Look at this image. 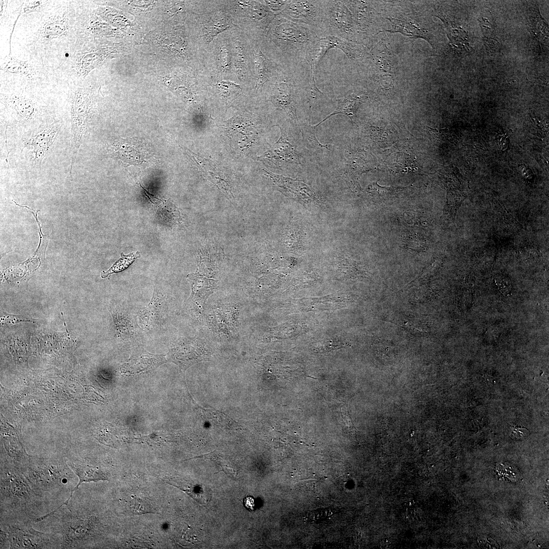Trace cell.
I'll return each instance as SVG.
<instances>
[{"instance_id": "cell-13", "label": "cell", "mask_w": 549, "mask_h": 549, "mask_svg": "<svg viewBox=\"0 0 549 549\" xmlns=\"http://www.w3.org/2000/svg\"><path fill=\"white\" fill-rule=\"evenodd\" d=\"M263 171L272 180L276 188L286 196L305 202L313 201L317 198L313 189L303 182L274 174L266 170Z\"/></svg>"}, {"instance_id": "cell-17", "label": "cell", "mask_w": 549, "mask_h": 549, "mask_svg": "<svg viewBox=\"0 0 549 549\" xmlns=\"http://www.w3.org/2000/svg\"><path fill=\"white\" fill-rule=\"evenodd\" d=\"M368 99V97L364 94H352L348 96L337 99V104L336 109L316 126L318 127L324 121L337 114L347 116L353 124L356 117L357 109L362 104L366 102Z\"/></svg>"}, {"instance_id": "cell-24", "label": "cell", "mask_w": 549, "mask_h": 549, "mask_svg": "<svg viewBox=\"0 0 549 549\" xmlns=\"http://www.w3.org/2000/svg\"><path fill=\"white\" fill-rule=\"evenodd\" d=\"M141 257L139 251L130 253L127 255L121 253L120 258L116 261L107 271L101 273V277L106 278L109 274L121 272L129 267L135 259Z\"/></svg>"}, {"instance_id": "cell-30", "label": "cell", "mask_w": 549, "mask_h": 549, "mask_svg": "<svg viewBox=\"0 0 549 549\" xmlns=\"http://www.w3.org/2000/svg\"><path fill=\"white\" fill-rule=\"evenodd\" d=\"M131 509L137 513L153 512L149 505L141 499H135L131 502Z\"/></svg>"}, {"instance_id": "cell-36", "label": "cell", "mask_w": 549, "mask_h": 549, "mask_svg": "<svg viewBox=\"0 0 549 549\" xmlns=\"http://www.w3.org/2000/svg\"><path fill=\"white\" fill-rule=\"evenodd\" d=\"M243 503L246 508L250 510H253L255 507L254 499L251 496H247L243 499Z\"/></svg>"}, {"instance_id": "cell-12", "label": "cell", "mask_w": 549, "mask_h": 549, "mask_svg": "<svg viewBox=\"0 0 549 549\" xmlns=\"http://www.w3.org/2000/svg\"><path fill=\"white\" fill-rule=\"evenodd\" d=\"M61 125L53 123L39 129L32 136L27 144L32 148L35 164L40 165L43 159L54 141Z\"/></svg>"}, {"instance_id": "cell-2", "label": "cell", "mask_w": 549, "mask_h": 549, "mask_svg": "<svg viewBox=\"0 0 549 549\" xmlns=\"http://www.w3.org/2000/svg\"><path fill=\"white\" fill-rule=\"evenodd\" d=\"M270 29L271 41L283 52L288 63L308 62L320 39L310 29L288 20L276 21Z\"/></svg>"}, {"instance_id": "cell-21", "label": "cell", "mask_w": 549, "mask_h": 549, "mask_svg": "<svg viewBox=\"0 0 549 549\" xmlns=\"http://www.w3.org/2000/svg\"><path fill=\"white\" fill-rule=\"evenodd\" d=\"M387 19L391 23V28L388 30L380 31L378 33L384 31L392 33H400L412 38H421L429 42V39L425 32L412 23L394 18L388 17Z\"/></svg>"}, {"instance_id": "cell-16", "label": "cell", "mask_w": 549, "mask_h": 549, "mask_svg": "<svg viewBox=\"0 0 549 549\" xmlns=\"http://www.w3.org/2000/svg\"><path fill=\"white\" fill-rule=\"evenodd\" d=\"M166 361L164 355L152 354L141 349L132 354L123 370L124 373L137 374L154 369Z\"/></svg>"}, {"instance_id": "cell-14", "label": "cell", "mask_w": 549, "mask_h": 549, "mask_svg": "<svg viewBox=\"0 0 549 549\" xmlns=\"http://www.w3.org/2000/svg\"><path fill=\"white\" fill-rule=\"evenodd\" d=\"M165 301L164 295L158 288L154 287L150 302L137 314L139 325L143 329L149 330L161 321Z\"/></svg>"}, {"instance_id": "cell-35", "label": "cell", "mask_w": 549, "mask_h": 549, "mask_svg": "<svg viewBox=\"0 0 549 549\" xmlns=\"http://www.w3.org/2000/svg\"><path fill=\"white\" fill-rule=\"evenodd\" d=\"M519 171L521 175L525 179H529L532 177L531 170L525 165H521L519 167Z\"/></svg>"}, {"instance_id": "cell-4", "label": "cell", "mask_w": 549, "mask_h": 549, "mask_svg": "<svg viewBox=\"0 0 549 549\" xmlns=\"http://www.w3.org/2000/svg\"><path fill=\"white\" fill-rule=\"evenodd\" d=\"M36 493L55 494L67 489L75 475L67 464L48 462L25 463L20 466Z\"/></svg>"}, {"instance_id": "cell-11", "label": "cell", "mask_w": 549, "mask_h": 549, "mask_svg": "<svg viewBox=\"0 0 549 549\" xmlns=\"http://www.w3.org/2000/svg\"><path fill=\"white\" fill-rule=\"evenodd\" d=\"M187 279L190 283L191 293L186 305L193 312L200 314L208 297L218 289V281L199 273L190 274Z\"/></svg>"}, {"instance_id": "cell-22", "label": "cell", "mask_w": 549, "mask_h": 549, "mask_svg": "<svg viewBox=\"0 0 549 549\" xmlns=\"http://www.w3.org/2000/svg\"><path fill=\"white\" fill-rule=\"evenodd\" d=\"M9 106L13 108L21 117L30 119L35 115L36 106L29 99L19 95H12L8 100Z\"/></svg>"}, {"instance_id": "cell-1", "label": "cell", "mask_w": 549, "mask_h": 549, "mask_svg": "<svg viewBox=\"0 0 549 549\" xmlns=\"http://www.w3.org/2000/svg\"><path fill=\"white\" fill-rule=\"evenodd\" d=\"M0 477L1 512L9 516L29 517L35 522L37 518L34 514L41 498L20 466L14 463L1 464Z\"/></svg>"}, {"instance_id": "cell-9", "label": "cell", "mask_w": 549, "mask_h": 549, "mask_svg": "<svg viewBox=\"0 0 549 549\" xmlns=\"http://www.w3.org/2000/svg\"><path fill=\"white\" fill-rule=\"evenodd\" d=\"M207 353L206 342L195 337L180 340L167 355L170 361L185 370L192 364L206 358Z\"/></svg>"}, {"instance_id": "cell-32", "label": "cell", "mask_w": 549, "mask_h": 549, "mask_svg": "<svg viewBox=\"0 0 549 549\" xmlns=\"http://www.w3.org/2000/svg\"><path fill=\"white\" fill-rule=\"evenodd\" d=\"M495 283L499 291L503 295H509L511 293V283L506 278L497 277L495 279Z\"/></svg>"}, {"instance_id": "cell-15", "label": "cell", "mask_w": 549, "mask_h": 549, "mask_svg": "<svg viewBox=\"0 0 549 549\" xmlns=\"http://www.w3.org/2000/svg\"><path fill=\"white\" fill-rule=\"evenodd\" d=\"M344 172L351 182L359 187V179L363 173L373 168V160L365 151L347 152L345 156Z\"/></svg>"}, {"instance_id": "cell-5", "label": "cell", "mask_w": 549, "mask_h": 549, "mask_svg": "<svg viewBox=\"0 0 549 549\" xmlns=\"http://www.w3.org/2000/svg\"><path fill=\"white\" fill-rule=\"evenodd\" d=\"M98 524L96 517H80L70 510L63 513L54 525V532L61 537V548H80L95 534Z\"/></svg>"}, {"instance_id": "cell-8", "label": "cell", "mask_w": 549, "mask_h": 549, "mask_svg": "<svg viewBox=\"0 0 549 549\" xmlns=\"http://www.w3.org/2000/svg\"><path fill=\"white\" fill-rule=\"evenodd\" d=\"M90 99L83 89L74 94L71 105V132L73 136V156L71 170L80 148L81 139L87 127L89 115Z\"/></svg>"}, {"instance_id": "cell-34", "label": "cell", "mask_w": 549, "mask_h": 549, "mask_svg": "<svg viewBox=\"0 0 549 549\" xmlns=\"http://www.w3.org/2000/svg\"><path fill=\"white\" fill-rule=\"evenodd\" d=\"M291 1H267V4L271 8L278 10L282 8L283 7H286L287 5Z\"/></svg>"}, {"instance_id": "cell-28", "label": "cell", "mask_w": 549, "mask_h": 549, "mask_svg": "<svg viewBox=\"0 0 549 549\" xmlns=\"http://www.w3.org/2000/svg\"><path fill=\"white\" fill-rule=\"evenodd\" d=\"M228 27L227 22L223 18L211 21L206 28L205 35L207 41L210 42L216 36L226 29Z\"/></svg>"}, {"instance_id": "cell-6", "label": "cell", "mask_w": 549, "mask_h": 549, "mask_svg": "<svg viewBox=\"0 0 549 549\" xmlns=\"http://www.w3.org/2000/svg\"><path fill=\"white\" fill-rule=\"evenodd\" d=\"M283 13L290 20L315 33L327 37L322 1H291Z\"/></svg>"}, {"instance_id": "cell-29", "label": "cell", "mask_w": 549, "mask_h": 549, "mask_svg": "<svg viewBox=\"0 0 549 549\" xmlns=\"http://www.w3.org/2000/svg\"><path fill=\"white\" fill-rule=\"evenodd\" d=\"M218 63L219 66L223 72L229 71L230 66V57L229 51L225 47H222L219 52Z\"/></svg>"}, {"instance_id": "cell-31", "label": "cell", "mask_w": 549, "mask_h": 549, "mask_svg": "<svg viewBox=\"0 0 549 549\" xmlns=\"http://www.w3.org/2000/svg\"><path fill=\"white\" fill-rule=\"evenodd\" d=\"M529 434V430L522 425L513 424L510 426L509 435L513 439H524L528 436Z\"/></svg>"}, {"instance_id": "cell-3", "label": "cell", "mask_w": 549, "mask_h": 549, "mask_svg": "<svg viewBox=\"0 0 549 549\" xmlns=\"http://www.w3.org/2000/svg\"><path fill=\"white\" fill-rule=\"evenodd\" d=\"M1 526L8 548H61V541L54 534L44 533L32 527L34 520L27 517L1 516Z\"/></svg>"}, {"instance_id": "cell-23", "label": "cell", "mask_w": 549, "mask_h": 549, "mask_svg": "<svg viewBox=\"0 0 549 549\" xmlns=\"http://www.w3.org/2000/svg\"><path fill=\"white\" fill-rule=\"evenodd\" d=\"M298 127L302 136V139L305 146L313 152L322 151L324 149H329L328 147L329 144L324 145L321 144L317 139L316 136V131L317 127L311 126V122L309 124L302 123L298 125Z\"/></svg>"}, {"instance_id": "cell-37", "label": "cell", "mask_w": 549, "mask_h": 549, "mask_svg": "<svg viewBox=\"0 0 549 549\" xmlns=\"http://www.w3.org/2000/svg\"><path fill=\"white\" fill-rule=\"evenodd\" d=\"M499 147L501 150H504L506 149L509 144V139L505 136H503L499 140Z\"/></svg>"}, {"instance_id": "cell-7", "label": "cell", "mask_w": 549, "mask_h": 549, "mask_svg": "<svg viewBox=\"0 0 549 549\" xmlns=\"http://www.w3.org/2000/svg\"><path fill=\"white\" fill-rule=\"evenodd\" d=\"M327 37L351 41L356 37L355 23L343 1H322Z\"/></svg>"}, {"instance_id": "cell-25", "label": "cell", "mask_w": 549, "mask_h": 549, "mask_svg": "<svg viewBox=\"0 0 549 549\" xmlns=\"http://www.w3.org/2000/svg\"><path fill=\"white\" fill-rule=\"evenodd\" d=\"M68 24L63 19H56L47 23L44 28V35L47 38H54L64 34Z\"/></svg>"}, {"instance_id": "cell-19", "label": "cell", "mask_w": 549, "mask_h": 549, "mask_svg": "<svg viewBox=\"0 0 549 549\" xmlns=\"http://www.w3.org/2000/svg\"><path fill=\"white\" fill-rule=\"evenodd\" d=\"M111 314L117 336L124 340L132 338L135 333L136 327L129 314L118 309L113 310Z\"/></svg>"}, {"instance_id": "cell-33", "label": "cell", "mask_w": 549, "mask_h": 549, "mask_svg": "<svg viewBox=\"0 0 549 549\" xmlns=\"http://www.w3.org/2000/svg\"><path fill=\"white\" fill-rule=\"evenodd\" d=\"M1 321L5 323L15 324L20 322H34V320L22 316L6 315L1 318Z\"/></svg>"}, {"instance_id": "cell-20", "label": "cell", "mask_w": 549, "mask_h": 549, "mask_svg": "<svg viewBox=\"0 0 549 549\" xmlns=\"http://www.w3.org/2000/svg\"><path fill=\"white\" fill-rule=\"evenodd\" d=\"M254 64L256 74V88L261 89L272 75L270 64L259 48L254 51Z\"/></svg>"}, {"instance_id": "cell-18", "label": "cell", "mask_w": 549, "mask_h": 549, "mask_svg": "<svg viewBox=\"0 0 549 549\" xmlns=\"http://www.w3.org/2000/svg\"><path fill=\"white\" fill-rule=\"evenodd\" d=\"M127 140H118L113 143L112 151L120 161L129 164H137L144 161L139 147L130 145Z\"/></svg>"}, {"instance_id": "cell-10", "label": "cell", "mask_w": 549, "mask_h": 549, "mask_svg": "<svg viewBox=\"0 0 549 549\" xmlns=\"http://www.w3.org/2000/svg\"><path fill=\"white\" fill-rule=\"evenodd\" d=\"M261 158L267 160L272 166H282L283 165L298 167L302 165L303 157L296 144H293L281 130V136L271 149L268 150Z\"/></svg>"}, {"instance_id": "cell-26", "label": "cell", "mask_w": 549, "mask_h": 549, "mask_svg": "<svg viewBox=\"0 0 549 549\" xmlns=\"http://www.w3.org/2000/svg\"><path fill=\"white\" fill-rule=\"evenodd\" d=\"M3 70L7 72L22 75H29L30 69L26 62L10 57L5 63Z\"/></svg>"}, {"instance_id": "cell-27", "label": "cell", "mask_w": 549, "mask_h": 549, "mask_svg": "<svg viewBox=\"0 0 549 549\" xmlns=\"http://www.w3.org/2000/svg\"><path fill=\"white\" fill-rule=\"evenodd\" d=\"M334 513L335 510L331 508H319L308 512L304 519L310 523L318 522L331 518Z\"/></svg>"}]
</instances>
